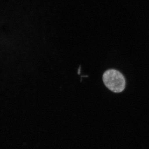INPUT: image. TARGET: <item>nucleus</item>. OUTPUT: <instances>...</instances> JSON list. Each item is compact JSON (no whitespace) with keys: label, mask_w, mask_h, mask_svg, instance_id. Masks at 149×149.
<instances>
[{"label":"nucleus","mask_w":149,"mask_h":149,"mask_svg":"<svg viewBox=\"0 0 149 149\" xmlns=\"http://www.w3.org/2000/svg\"><path fill=\"white\" fill-rule=\"evenodd\" d=\"M103 80L107 88L114 93L122 92L125 86L124 76L115 70H109L104 73Z\"/></svg>","instance_id":"1"}]
</instances>
